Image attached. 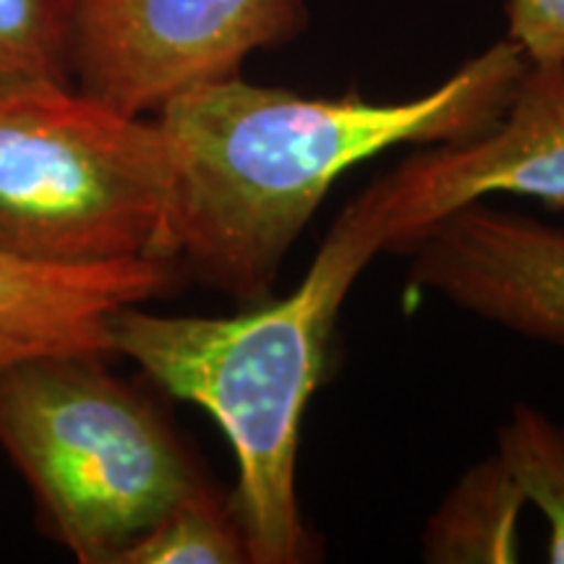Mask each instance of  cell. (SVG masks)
I'll return each mask as SVG.
<instances>
[{"instance_id":"1","label":"cell","mask_w":564,"mask_h":564,"mask_svg":"<svg viewBox=\"0 0 564 564\" xmlns=\"http://www.w3.org/2000/svg\"><path fill=\"white\" fill-rule=\"evenodd\" d=\"M528 58L497 42L405 102L303 97L238 76L181 91L154 112L171 147V194L154 259L241 303L270 299L288 251L329 186L398 144H449L502 116Z\"/></svg>"},{"instance_id":"2","label":"cell","mask_w":564,"mask_h":564,"mask_svg":"<svg viewBox=\"0 0 564 564\" xmlns=\"http://www.w3.org/2000/svg\"><path fill=\"white\" fill-rule=\"evenodd\" d=\"M369 262L333 228L285 299L251 303L236 316H162L137 303L110 319L116 356L207 411L230 440L238 457L230 507L253 564H295L306 552L295 491L301 423L345 295Z\"/></svg>"},{"instance_id":"3","label":"cell","mask_w":564,"mask_h":564,"mask_svg":"<svg viewBox=\"0 0 564 564\" xmlns=\"http://www.w3.org/2000/svg\"><path fill=\"white\" fill-rule=\"evenodd\" d=\"M108 358L47 352L0 369V447L30 484L45 531L82 564H118L207 484L171 423Z\"/></svg>"},{"instance_id":"4","label":"cell","mask_w":564,"mask_h":564,"mask_svg":"<svg viewBox=\"0 0 564 564\" xmlns=\"http://www.w3.org/2000/svg\"><path fill=\"white\" fill-rule=\"evenodd\" d=\"M167 194L158 121L74 84L0 91V253L53 267L154 259Z\"/></svg>"},{"instance_id":"5","label":"cell","mask_w":564,"mask_h":564,"mask_svg":"<svg viewBox=\"0 0 564 564\" xmlns=\"http://www.w3.org/2000/svg\"><path fill=\"white\" fill-rule=\"evenodd\" d=\"M74 87L129 116L299 37L303 0H66Z\"/></svg>"},{"instance_id":"6","label":"cell","mask_w":564,"mask_h":564,"mask_svg":"<svg viewBox=\"0 0 564 564\" xmlns=\"http://www.w3.org/2000/svg\"><path fill=\"white\" fill-rule=\"evenodd\" d=\"M491 194L564 207V63H528L489 129L394 165L333 228L371 259L379 251H411L444 217Z\"/></svg>"},{"instance_id":"7","label":"cell","mask_w":564,"mask_h":564,"mask_svg":"<svg viewBox=\"0 0 564 564\" xmlns=\"http://www.w3.org/2000/svg\"><path fill=\"white\" fill-rule=\"evenodd\" d=\"M411 253V291L564 345V230L476 202L423 232Z\"/></svg>"},{"instance_id":"8","label":"cell","mask_w":564,"mask_h":564,"mask_svg":"<svg viewBox=\"0 0 564 564\" xmlns=\"http://www.w3.org/2000/svg\"><path fill=\"white\" fill-rule=\"evenodd\" d=\"M173 282L175 267L150 257L53 267L0 253V369L47 352L116 356L112 314L160 299Z\"/></svg>"},{"instance_id":"9","label":"cell","mask_w":564,"mask_h":564,"mask_svg":"<svg viewBox=\"0 0 564 564\" xmlns=\"http://www.w3.org/2000/svg\"><path fill=\"white\" fill-rule=\"evenodd\" d=\"M525 494L502 457L470 468L429 520L423 552L429 562H518V518Z\"/></svg>"},{"instance_id":"10","label":"cell","mask_w":564,"mask_h":564,"mask_svg":"<svg viewBox=\"0 0 564 564\" xmlns=\"http://www.w3.org/2000/svg\"><path fill=\"white\" fill-rule=\"evenodd\" d=\"M243 531L232 507L209 484L167 510L139 535L118 564H243Z\"/></svg>"},{"instance_id":"11","label":"cell","mask_w":564,"mask_h":564,"mask_svg":"<svg viewBox=\"0 0 564 564\" xmlns=\"http://www.w3.org/2000/svg\"><path fill=\"white\" fill-rule=\"evenodd\" d=\"M499 457L549 520V562L564 564V429L533 408H514L499 429Z\"/></svg>"},{"instance_id":"12","label":"cell","mask_w":564,"mask_h":564,"mask_svg":"<svg viewBox=\"0 0 564 564\" xmlns=\"http://www.w3.org/2000/svg\"><path fill=\"white\" fill-rule=\"evenodd\" d=\"M74 84L66 0H0V91Z\"/></svg>"},{"instance_id":"13","label":"cell","mask_w":564,"mask_h":564,"mask_svg":"<svg viewBox=\"0 0 564 564\" xmlns=\"http://www.w3.org/2000/svg\"><path fill=\"white\" fill-rule=\"evenodd\" d=\"M507 24L528 63H564V0H507Z\"/></svg>"}]
</instances>
